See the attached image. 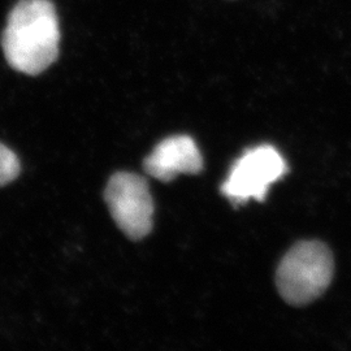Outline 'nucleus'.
<instances>
[{
  "mask_svg": "<svg viewBox=\"0 0 351 351\" xmlns=\"http://www.w3.org/2000/svg\"><path fill=\"white\" fill-rule=\"evenodd\" d=\"M112 219L129 239L146 237L152 229L154 201L147 181L129 172L113 175L104 191Z\"/></svg>",
  "mask_w": 351,
  "mask_h": 351,
  "instance_id": "20e7f679",
  "label": "nucleus"
},
{
  "mask_svg": "<svg viewBox=\"0 0 351 351\" xmlns=\"http://www.w3.org/2000/svg\"><path fill=\"white\" fill-rule=\"evenodd\" d=\"M332 251L319 241H302L284 255L276 271V287L291 306H306L317 300L332 282Z\"/></svg>",
  "mask_w": 351,
  "mask_h": 351,
  "instance_id": "f03ea898",
  "label": "nucleus"
},
{
  "mask_svg": "<svg viewBox=\"0 0 351 351\" xmlns=\"http://www.w3.org/2000/svg\"><path fill=\"white\" fill-rule=\"evenodd\" d=\"M20 173V162L16 154L0 143V186L12 182Z\"/></svg>",
  "mask_w": 351,
  "mask_h": 351,
  "instance_id": "423d86ee",
  "label": "nucleus"
},
{
  "mask_svg": "<svg viewBox=\"0 0 351 351\" xmlns=\"http://www.w3.org/2000/svg\"><path fill=\"white\" fill-rule=\"evenodd\" d=\"M60 27L49 0H21L8 16L1 38L5 59L13 69L36 75L58 59Z\"/></svg>",
  "mask_w": 351,
  "mask_h": 351,
  "instance_id": "f257e3e1",
  "label": "nucleus"
},
{
  "mask_svg": "<svg viewBox=\"0 0 351 351\" xmlns=\"http://www.w3.org/2000/svg\"><path fill=\"white\" fill-rule=\"evenodd\" d=\"M287 172L282 155L274 146L262 145L246 151L234 163L221 191L236 204L263 201L269 186Z\"/></svg>",
  "mask_w": 351,
  "mask_h": 351,
  "instance_id": "7ed1b4c3",
  "label": "nucleus"
},
{
  "mask_svg": "<svg viewBox=\"0 0 351 351\" xmlns=\"http://www.w3.org/2000/svg\"><path fill=\"white\" fill-rule=\"evenodd\" d=\"M145 171L154 178L168 182L178 175H195L203 169V158L195 141L173 136L162 141L145 159Z\"/></svg>",
  "mask_w": 351,
  "mask_h": 351,
  "instance_id": "39448f33",
  "label": "nucleus"
}]
</instances>
